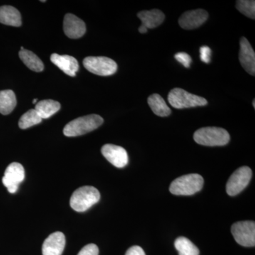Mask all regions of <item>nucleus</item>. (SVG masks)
Masks as SVG:
<instances>
[{"label": "nucleus", "instance_id": "1", "mask_svg": "<svg viewBox=\"0 0 255 255\" xmlns=\"http://www.w3.org/2000/svg\"><path fill=\"white\" fill-rule=\"evenodd\" d=\"M104 123V119L97 114L85 116L69 122L63 129L65 136L76 137L98 128Z\"/></svg>", "mask_w": 255, "mask_h": 255}, {"label": "nucleus", "instance_id": "2", "mask_svg": "<svg viewBox=\"0 0 255 255\" xmlns=\"http://www.w3.org/2000/svg\"><path fill=\"white\" fill-rule=\"evenodd\" d=\"M230 138V134L222 128H201L194 134V141L199 145L210 147L227 145Z\"/></svg>", "mask_w": 255, "mask_h": 255}, {"label": "nucleus", "instance_id": "3", "mask_svg": "<svg viewBox=\"0 0 255 255\" xmlns=\"http://www.w3.org/2000/svg\"><path fill=\"white\" fill-rule=\"evenodd\" d=\"M100 200L98 189L92 186H85L74 191L70 199L72 209L78 212H85Z\"/></svg>", "mask_w": 255, "mask_h": 255}, {"label": "nucleus", "instance_id": "4", "mask_svg": "<svg viewBox=\"0 0 255 255\" xmlns=\"http://www.w3.org/2000/svg\"><path fill=\"white\" fill-rule=\"evenodd\" d=\"M204 182V178L199 174H186L174 180L169 187V191L174 195H193L201 190Z\"/></svg>", "mask_w": 255, "mask_h": 255}, {"label": "nucleus", "instance_id": "5", "mask_svg": "<svg viewBox=\"0 0 255 255\" xmlns=\"http://www.w3.org/2000/svg\"><path fill=\"white\" fill-rule=\"evenodd\" d=\"M168 102L169 105L178 110L204 107L208 104L207 100L204 97L193 95L181 88H174L169 92Z\"/></svg>", "mask_w": 255, "mask_h": 255}, {"label": "nucleus", "instance_id": "6", "mask_svg": "<svg viewBox=\"0 0 255 255\" xmlns=\"http://www.w3.org/2000/svg\"><path fill=\"white\" fill-rule=\"evenodd\" d=\"M84 67L90 73L100 76H110L117 72V64L107 57H87L83 60Z\"/></svg>", "mask_w": 255, "mask_h": 255}, {"label": "nucleus", "instance_id": "7", "mask_svg": "<svg viewBox=\"0 0 255 255\" xmlns=\"http://www.w3.org/2000/svg\"><path fill=\"white\" fill-rule=\"evenodd\" d=\"M233 238L243 247H255V223L254 221H241L231 227Z\"/></svg>", "mask_w": 255, "mask_h": 255}, {"label": "nucleus", "instance_id": "8", "mask_svg": "<svg viewBox=\"0 0 255 255\" xmlns=\"http://www.w3.org/2000/svg\"><path fill=\"white\" fill-rule=\"evenodd\" d=\"M252 175L253 173L250 167L244 166L238 168L228 179L226 185L228 195L236 196L244 190L251 182Z\"/></svg>", "mask_w": 255, "mask_h": 255}, {"label": "nucleus", "instance_id": "9", "mask_svg": "<svg viewBox=\"0 0 255 255\" xmlns=\"http://www.w3.org/2000/svg\"><path fill=\"white\" fill-rule=\"evenodd\" d=\"M25 178V171L23 166L18 162H12L6 167L2 183L7 188L8 191L14 194L18 190V185Z\"/></svg>", "mask_w": 255, "mask_h": 255}, {"label": "nucleus", "instance_id": "10", "mask_svg": "<svg viewBox=\"0 0 255 255\" xmlns=\"http://www.w3.org/2000/svg\"><path fill=\"white\" fill-rule=\"evenodd\" d=\"M102 153L111 164L118 168H123L128 163L127 150L121 146L106 144L102 147Z\"/></svg>", "mask_w": 255, "mask_h": 255}, {"label": "nucleus", "instance_id": "11", "mask_svg": "<svg viewBox=\"0 0 255 255\" xmlns=\"http://www.w3.org/2000/svg\"><path fill=\"white\" fill-rule=\"evenodd\" d=\"M209 18V14L204 9L191 10L186 11L179 18V26L186 30L199 28L206 22Z\"/></svg>", "mask_w": 255, "mask_h": 255}, {"label": "nucleus", "instance_id": "12", "mask_svg": "<svg viewBox=\"0 0 255 255\" xmlns=\"http://www.w3.org/2000/svg\"><path fill=\"white\" fill-rule=\"evenodd\" d=\"M239 60L243 68L250 75H255V53L248 40L242 37L240 41Z\"/></svg>", "mask_w": 255, "mask_h": 255}, {"label": "nucleus", "instance_id": "13", "mask_svg": "<svg viewBox=\"0 0 255 255\" xmlns=\"http://www.w3.org/2000/svg\"><path fill=\"white\" fill-rule=\"evenodd\" d=\"M63 30L65 35L70 38H81L86 32L85 23L73 14H67L64 18Z\"/></svg>", "mask_w": 255, "mask_h": 255}, {"label": "nucleus", "instance_id": "14", "mask_svg": "<svg viewBox=\"0 0 255 255\" xmlns=\"http://www.w3.org/2000/svg\"><path fill=\"white\" fill-rule=\"evenodd\" d=\"M65 247V236L62 232L50 234L42 247L43 255H62Z\"/></svg>", "mask_w": 255, "mask_h": 255}, {"label": "nucleus", "instance_id": "15", "mask_svg": "<svg viewBox=\"0 0 255 255\" xmlns=\"http://www.w3.org/2000/svg\"><path fill=\"white\" fill-rule=\"evenodd\" d=\"M52 63L60 68L63 73L70 77H75L79 70L78 60L68 55L53 53L50 56Z\"/></svg>", "mask_w": 255, "mask_h": 255}, {"label": "nucleus", "instance_id": "16", "mask_svg": "<svg viewBox=\"0 0 255 255\" xmlns=\"http://www.w3.org/2000/svg\"><path fill=\"white\" fill-rule=\"evenodd\" d=\"M137 16L141 20L142 25L145 26L147 29L157 27L162 24L165 18L164 13L157 9L140 11L137 13Z\"/></svg>", "mask_w": 255, "mask_h": 255}, {"label": "nucleus", "instance_id": "17", "mask_svg": "<svg viewBox=\"0 0 255 255\" xmlns=\"http://www.w3.org/2000/svg\"><path fill=\"white\" fill-rule=\"evenodd\" d=\"M0 23L18 27L21 25V14L14 6H0Z\"/></svg>", "mask_w": 255, "mask_h": 255}, {"label": "nucleus", "instance_id": "18", "mask_svg": "<svg viewBox=\"0 0 255 255\" xmlns=\"http://www.w3.org/2000/svg\"><path fill=\"white\" fill-rule=\"evenodd\" d=\"M147 103L153 113L158 117H168L172 113L165 101L158 94L150 95L147 99Z\"/></svg>", "mask_w": 255, "mask_h": 255}, {"label": "nucleus", "instance_id": "19", "mask_svg": "<svg viewBox=\"0 0 255 255\" xmlns=\"http://www.w3.org/2000/svg\"><path fill=\"white\" fill-rule=\"evenodd\" d=\"M60 109L59 102L52 100H45L38 102L34 110L36 111L37 113L42 119H46L54 115L60 110Z\"/></svg>", "mask_w": 255, "mask_h": 255}, {"label": "nucleus", "instance_id": "20", "mask_svg": "<svg viewBox=\"0 0 255 255\" xmlns=\"http://www.w3.org/2000/svg\"><path fill=\"white\" fill-rule=\"evenodd\" d=\"M16 105V96L12 90L0 91V114L8 115L14 110Z\"/></svg>", "mask_w": 255, "mask_h": 255}, {"label": "nucleus", "instance_id": "21", "mask_svg": "<svg viewBox=\"0 0 255 255\" xmlns=\"http://www.w3.org/2000/svg\"><path fill=\"white\" fill-rule=\"evenodd\" d=\"M18 55H19L20 58L22 60L23 63L30 70L39 73V72L43 71V69H44V65H43V62L33 52L24 49L21 50L18 53Z\"/></svg>", "mask_w": 255, "mask_h": 255}, {"label": "nucleus", "instance_id": "22", "mask_svg": "<svg viewBox=\"0 0 255 255\" xmlns=\"http://www.w3.org/2000/svg\"><path fill=\"white\" fill-rule=\"evenodd\" d=\"M179 255H199L197 247L187 238L179 237L174 242Z\"/></svg>", "mask_w": 255, "mask_h": 255}, {"label": "nucleus", "instance_id": "23", "mask_svg": "<svg viewBox=\"0 0 255 255\" xmlns=\"http://www.w3.org/2000/svg\"><path fill=\"white\" fill-rule=\"evenodd\" d=\"M42 120L43 119L39 117L36 110H30L23 114L19 119L18 127L21 129H27L41 123Z\"/></svg>", "mask_w": 255, "mask_h": 255}, {"label": "nucleus", "instance_id": "24", "mask_svg": "<svg viewBox=\"0 0 255 255\" xmlns=\"http://www.w3.org/2000/svg\"><path fill=\"white\" fill-rule=\"evenodd\" d=\"M236 8L240 12L248 18H255V1L248 0H238L236 1Z\"/></svg>", "mask_w": 255, "mask_h": 255}, {"label": "nucleus", "instance_id": "25", "mask_svg": "<svg viewBox=\"0 0 255 255\" xmlns=\"http://www.w3.org/2000/svg\"><path fill=\"white\" fill-rule=\"evenodd\" d=\"M174 58L187 68L190 67L191 61H192L190 55L187 53H184V52L177 53V54L174 55Z\"/></svg>", "mask_w": 255, "mask_h": 255}, {"label": "nucleus", "instance_id": "26", "mask_svg": "<svg viewBox=\"0 0 255 255\" xmlns=\"http://www.w3.org/2000/svg\"><path fill=\"white\" fill-rule=\"evenodd\" d=\"M78 255H99L98 247L95 244H89L84 247Z\"/></svg>", "mask_w": 255, "mask_h": 255}, {"label": "nucleus", "instance_id": "27", "mask_svg": "<svg viewBox=\"0 0 255 255\" xmlns=\"http://www.w3.org/2000/svg\"><path fill=\"white\" fill-rule=\"evenodd\" d=\"M211 51L209 46H202L200 48V58L201 61L205 63H209L211 62Z\"/></svg>", "mask_w": 255, "mask_h": 255}, {"label": "nucleus", "instance_id": "28", "mask_svg": "<svg viewBox=\"0 0 255 255\" xmlns=\"http://www.w3.org/2000/svg\"><path fill=\"white\" fill-rule=\"evenodd\" d=\"M126 255H145V253L140 247L132 246L128 250Z\"/></svg>", "mask_w": 255, "mask_h": 255}, {"label": "nucleus", "instance_id": "29", "mask_svg": "<svg viewBox=\"0 0 255 255\" xmlns=\"http://www.w3.org/2000/svg\"><path fill=\"white\" fill-rule=\"evenodd\" d=\"M138 31L140 33H147V28H146L145 26H143V25H141V26H140V28H138Z\"/></svg>", "mask_w": 255, "mask_h": 255}, {"label": "nucleus", "instance_id": "30", "mask_svg": "<svg viewBox=\"0 0 255 255\" xmlns=\"http://www.w3.org/2000/svg\"><path fill=\"white\" fill-rule=\"evenodd\" d=\"M36 102H37V99H34V100H33V104L36 103Z\"/></svg>", "mask_w": 255, "mask_h": 255}, {"label": "nucleus", "instance_id": "31", "mask_svg": "<svg viewBox=\"0 0 255 255\" xmlns=\"http://www.w3.org/2000/svg\"><path fill=\"white\" fill-rule=\"evenodd\" d=\"M253 107L255 108V100H253Z\"/></svg>", "mask_w": 255, "mask_h": 255}]
</instances>
